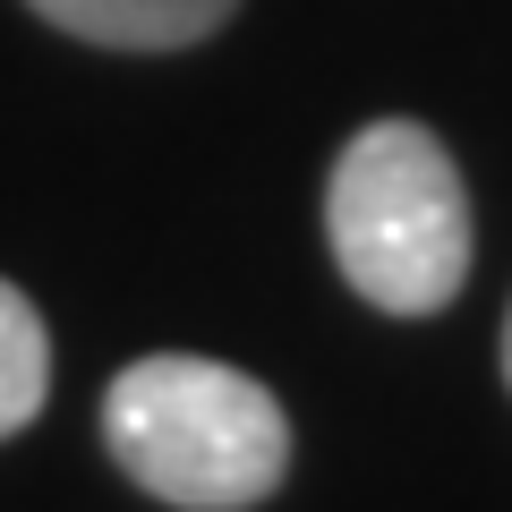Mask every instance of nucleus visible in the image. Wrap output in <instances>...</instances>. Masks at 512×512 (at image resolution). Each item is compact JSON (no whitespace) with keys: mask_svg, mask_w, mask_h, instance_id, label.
Returning <instances> with one entry per match:
<instances>
[{"mask_svg":"<svg viewBox=\"0 0 512 512\" xmlns=\"http://www.w3.org/2000/svg\"><path fill=\"white\" fill-rule=\"evenodd\" d=\"M103 453L180 512H248L291 478V419L248 367L154 350L111 376Z\"/></svg>","mask_w":512,"mask_h":512,"instance_id":"obj_1","label":"nucleus"},{"mask_svg":"<svg viewBox=\"0 0 512 512\" xmlns=\"http://www.w3.org/2000/svg\"><path fill=\"white\" fill-rule=\"evenodd\" d=\"M325 239L342 282L384 316H436L470 282V188L436 128L367 120L325 180Z\"/></svg>","mask_w":512,"mask_h":512,"instance_id":"obj_2","label":"nucleus"},{"mask_svg":"<svg viewBox=\"0 0 512 512\" xmlns=\"http://www.w3.org/2000/svg\"><path fill=\"white\" fill-rule=\"evenodd\" d=\"M43 26L103 52H188V43L222 35L239 0H26Z\"/></svg>","mask_w":512,"mask_h":512,"instance_id":"obj_3","label":"nucleus"},{"mask_svg":"<svg viewBox=\"0 0 512 512\" xmlns=\"http://www.w3.org/2000/svg\"><path fill=\"white\" fill-rule=\"evenodd\" d=\"M43 393H52V333H43V308L0 274V444L43 419Z\"/></svg>","mask_w":512,"mask_h":512,"instance_id":"obj_4","label":"nucleus"},{"mask_svg":"<svg viewBox=\"0 0 512 512\" xmlns=\"http://www.w3.org/2000/svg\"><path fill=\"white\" fill-rule=\"evenodd\" d=\"M504 384H512V316H504Z\"/></svg>","mask_w":512,"mask_h":512,"instance_id":"obj_5","label":"nucleus"}]
</instances>
